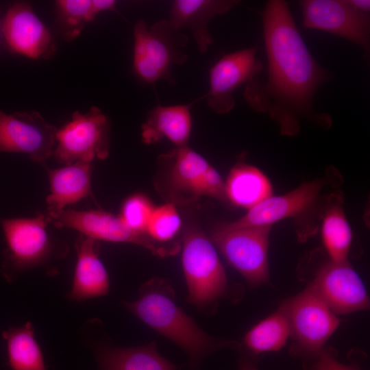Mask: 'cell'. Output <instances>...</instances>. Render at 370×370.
<instances>
[{
    "instance_id": "cell-7",
    "label": "cell",
    "mask_w": 370,
    "mask_h": 370,
    "mask_svg": "<svg viewBox=\"0 0 370 370\" xmlns=\"http://www.w3.org/2000/svg\"><path fill=\"white\" fill-rule=\"evenodd\" d=\"M291 335L304 354L318 355L340 321L311 285L282 306Z\"/></svg>"
},
{
    "instance_id": "cell-8",
    "label": "cell",
    "mask_w": 370,
    "mask_h": 370,
    "mask_svg": "<svg viewBox=\"0 0 370 370\" xmlns=\"http://www.w3.org/2000/svg\"><path fill=\"white\" fill-rule=\"evenodd\" d=\"M271 225L216 230L212 240L227 262L249 284L269 280L268 247Z\"/></svg>"
},
{
    "instance_id": "cell-14",
    "label": "cell",
    "mask_w": 370,
    "mask_h": 370,
    "mask_svg": "<svg viewBox=\"0 0 370 370\" xmlns=\"http://www.w3.org/2000/svg\"><path fill=\"white\" fill-rule=\"evenodd\" d=\"M312 286L334 314L369 308L363 282L347 260L325 263L319 270Z\"/></svg>"
},
{
    "instance_id": "cell-15",
    "label": "cell",
    "mask_w": 370,
    "mask_h": 370,
    "mask_svg": "<svg viewBox=\"0 0 370 370\" xmlns=\"http://www.w3.org/2000/svg\"><path fill=\"white\" fill-rule=\"evenodd\" d=\"M2 32L9 49L15 53L38 59L47 58L55 52L50 32L27 3H16L9 8Z\"/></svg>"
},
{
    "instance_id": "cell-12",
    "label": "cell",
    "mask_w": 370,
    "mask_h": 370,
    "mask_svg": "<svg viewBox=\"0 0 370 370\" xmlns=\"http://www.w3.org/2000/svg\"><path fill=\"white\" fill-rule=\"evenodd\" d=\"M258 49L251 47L228 53L210 69V88L204 96L209 108L217 114H227L235 106L234 92L257 77L262 64Z\"/></svg>"
},
{
    "instance_id": "cell-10",
    "label": "cell",
    "mask_w": 370,
    "mask_h": 370,
    "mask_svg": "<svg viewBox=\"0 0 370 370\" xmlns=\"http://www.w3.org/2000/svg\"><path fill=\"white\" fill-rule=\"evenodd\" d=\"M299 5L304 27L334 34L369 53L368 14L355 10L347 0H303Z\"/></svg>"
},
{
    "instance_id": "cell-26",
    "label": "cell",
    "mask_w": 370,
    "mask_h": 370,
    "mask_svg": "<svg viewBox=\"0 0 370 370\" xmlns=\"http://www.w3.org/2000/svg\"><path fill=\"white\" fill-rule=\"evenodd\" d=\"M56 5L58 27L66 41L77 38L85 25L95 18L91 10V0H60Z\"/></svg>"
},
{
    "instance_id": "cell-6",
    "label": "cell",
    "mask_w": 370,
    "mask_h": 370,
    "mask_svg": "<svg viewBox=\"0 0 370 370\" xmlns=\"http://www.w3.org/2000/svg\"><path fill=\"white\" fill-rule=\"evenodd\" d=\"M333 177L330 175L308 182L295 189L279 196H271L248 210L241 218L221 225L217 230L229 231L241 227L271 225L286 218L297 223L312 214L323 199L322 192Z\"/></svg>"
},
{
    "instance_id": "cell-31",
    "label": "cell",
    "mask_w": 370,
    "mask_h": 370,
    "mask_svg": "<svg viewBox=\"0 0 370 370\" xmlns=\"http://www.w3.org/2000/svg\"><path fill=\"white\" fill-rule=\"evenodd\" d=\"M116 1L113 0H91V10L94 18L101 12L115 11Z\"/></svg>"
},
{
    "instance_id": "cell-3",
    "label": "cell",
    "mask_w": 370,
    "mask_h": 370,
    "mask_svg": "<svg viewBox=\"0 0 370 370\" xmlns=\"http://www.w3.org/2000/svg\"><path fill=\"white\" fill-rule=\"evenodd\" d=\"M133 69L143 82L153 84L164 80L173 85V69L188 60L185 50L189 38L162 19L148 27L139 20L134 29Z\"/></svg>"
},
{
    "instance_id": "cell-19",
    "label": "cell",
    "mask_w": 370,
    "mask_h": 370,
    "mask_svg": "<svg viewBox=\"0 0 370 370\" xmlns=\"http://www.w3.org/2000/svg\"><path fill=\"white\" fill-rule=\"evenodd\" d=\"M191 131V115L188 106H157L149 113L142 125V139L153 144L163 137L178 147L187 145Z\"/></svg>"
},
{
    "instance_id": "cell-23",
    "label": "cell",
    "mask_w": 370,
    "mask_h": 370,
    "mask_svg": "<svg viewBox=\"0 0 370 370\" xmlns=\"http://www.w3.org/2000/svg\"><path fill=\"white\" fill-rule=\"evenodd\" d=\"M2 336L6 342L8 365L12 370H47L30 322L6 330Z\"/></svg>"
},
{
    "instance_id": "cell-32",
    "label": "cell",
    "mask_w": 370,
    "mask_h": 370,
    "mask_svg": "<svg viewBox=\"0 0 370 370\" xmlns=\"http://www.w3.org/2000/svg\"><path fill=\"white\" fill-rule=\"evenodd\" d=\"M349 4L355 10L368 13L370 10V1L369 0H347Z\"/></svg>"
},
{
    "instance_id": "cell-1",
    "label": "cell",
    "mask_w": 370,
    "mask_h": 370,
    "mask_svg": "<svg viewBox=\"0 0 370 370\" xmlns=\"http://www.w3.org/2000/svg\"><path fill=\"white\" fill-rule=\"evenodd\" d=\"M262 34L267 58V78L258 77L245 85L243 97L257 112L267 113L279 125L280 134L295 136L301 120L323 129L332 123L327 112L313 106L319 88L332 73L314 58L295 23L289 4L269 0L262 13Z\"/></svg>"
},
{
    "instance_id": "cell-33",
    "label": "cell",
    "mask_w": 370,
    "mask_h": 370,
    "mask_svg": "<svg viewBox=\"0 0 370 370\" xmlns=\"http://www.w3.org/2000/svg\"><path fill=\"white\" fill-rule=\"evenodd\" d=\"M239 370H258L251 362L245 360H242L239 362Z\"/></svg>"
},
{
    "instance_id": "cell-13",
    "label": "cell",
    "mask_w": 370,
    "mask_h": 370,
    "mask_svg": "<svg viewBox=\"0 0 370 370\" xmlns=\"http://www.w3.org/2000/svg\"><path fill=\"white\" fill-rule=\"evenodd\" d=\"M48 215L1 220L6 244V264L10 271H21L40 265L49 258L52 245L47 232Z\"/></svg>"
},
{
    "instance_id": "cell-30",
    "label": "cell",
    "mask_w": 370,
    "mask_h": 370,
    "mask_svg": "<svg viewBox=\"0 0 370 370\" xmlns=\"http://www.w3.org/2000/svg\"><path fill=\"white\" fill-rule=\"evenodd\" d=\"M312 370H357L351 366L339 362L329 351L322 350L318 354V359L312 366Z\"/></svg>"
},
{
    "instance_id": "cell-5",
    "label": "cell",
    "mask_w": 370,
    "mask_h": 370,
    "mask_svg": "<svg viewBox=\"0 0 370 370\" xmlns=\"http://www.w3.org/2000/svg\"><path fill=\"white\" fill-rule=\"evenodd\" d=\"M109 132L108 119L99 108L92 106L85 114L75 112L71 121L57 130L54 156L66 165L106 159L109 153Z\"/></svg>"
},
{
    "instance_id": "cell-25",
    "label": "cell",
    "mask_w": 370,
    "mask_h": 370,
    "mask_svg": "<svg viewBox=\"0 0 370 370\" xmlns=\"http://www.w3.org/2000/svg\"><path fill=\"white\" fill-rule=\"evenodd\" d=\"M291 335L288 318L282 306L253 327L245 336L244 343L255 354L280 349Z\"/></svg>"
},
{
    "instance_id": "cell-2",
    "label": "cell",
    "mask_w": 370,
    "mask_h": 370,
    "mask_svg": "<svg viewBox=\"0 0 370 370\" xmlns=\"http://www.w3.org/2000/svg\"><path fill=\"white\" fill-rule=\"evenodd\" d=\"M123 304L145 323L184 350L193 368L224 345L205 333L175 304L173 293L162 280H151L136 301Z\"/></svg>"
},
{
    "instance_id": "cell-27",
    "label": "cell",
    "mask_w": 370,
    "mask_h": 370,
    "mask_svg": "<svg viewBox=\"0 0 370 370\" xmlns=\"http://www.w3.org/2000/svg\"><path fill=\"white\" fill-rule=\"evenodd\" d=\"M181 220L171 204L154 208L149 219L146 233L156 242L171 240L180 228Z\"/></svg>"
},
{
    "instance_id": "cell-18",
    "label": "cell",
    "mask_w": 370,
    "mask_h": 370,
    "mask_svg": "<svg viewBox=\"0 0 370 370\" xmlns=\"http://www.w3.org/2000/svg\"><path fill=\"white\" fill-rule=\"evenodd\" d=\"M91 162L77 161L49 170L51 193L46 199L49 212L59 211L91 195Z\"/></svg>"
},
{
    "instance_id": "cell-29",
    "label": "cell",
    "mask_w": 370,
    "mask_h": 370,
    "mask_svg": "<svg viewBox=\"0 0 370 370\" xmlns=\"http://www.w3.org/2000/svg\"><path fill=\"white\" fill-rule=\"evenodd\" d=\"M199 196H210L221 201L227 199L225 182L220 174L211 166L203 174L199 188Z\"/></svg>"
},
{
    "instance_id": "cell-9",
    "label": "cell",
    "mask_w": 370,
    "mask_h": 370,
    "mask_svg": "<svg viewBox=\"0 0 370 370\" xmlns=\"http://www.w3.org/2000/svg\"><path fill=\"white\" fill-rule=\"evenodd\" d=\"M50 221L58 227L76 230L96 241L131 243L145 247L153 254L166 256L176 249L159 245L147 233L136 232L129 227L121 218L102 210L62 209L49 212Z\"/></svg>"
},
{
    "instance_id": "cell-24",
    "label": "cell",
    "mask_w": 370,
    "mask_h": 370,
    "mask_svg": "<svg viewBox=\"0 0 370 370\" xmlns=\"http://www.w3.org/2000/svg\"><path fill=\"white\" fill-rule=\"evenodd\" d=\"M322 219V239L330 260L338 262L347 260L352 234L342 207L341 195H333Z\"/></svg>"
},
{
    "instance_id": "cell-21",
    "label": "cell",
    "mask_w": 370,
    "mask_h": 370,
    "mask_svg": "<svg viewBox=\"0 0 370 370\" xmlns=\"http://www.w3.org/2000/svg\"><path fill=\"white\" fill-rule=\"evenodd\" d=\"M101 370H177L178 367L162 357L155 342L133 347H108L98 352Z\"/></svg>"
},
{
    "instance_id": "cell-4",
    "label": "cell",
    "mask_w": 370,
    "mask_h": 370,
    "mask_svg": "<svg viewBox=\"0 0 370 370\" xmlns=\"http://www.w3.org/2000/svg\"><path fill=\"white\" fill-rule=\"evenodd\" d=\"M182 268L188 291V301L199 308L207 306L227 291L224 268L211 242L197 229L184 236Z\"/></svg>"
},
{
    "instance_id": "cell-16",
    "label": "cell",
    "mask_w": 370,
    "mask_h": 370,
    "mask_svg": "<svg viewBox=\"0 0 370 370\" xmlns=\"http://www.w3.org/2000/svg\"><path fill=\"white\" fill-rule=\"evenodd\" d=\"M240 1L236 0H176L170 10V25L181 31L187 28L201 53H206L213 42L208 29L210 21L215 16L230 11Z\"/></svg>"
},
{
    "instance_id": "cell-22",
    "label": "cell",
    "mask_w": 370,
    "mask_h": 370,
    "mask_svg": "<svg viewBox=\"0 0 370 370\" xmlns=\"http://www.w3.org/2000/svg\"><path fill=\"white\" fill-rule=\"evenodd\" d=\"M225 187L227 199L248 210L272 196L267 176L258 168L243 163L231 169Z\"/></svg>"
},
{
    "instance_id": "cell-20",
    "label": "cell",
    "mask_w": 370,
    "mask_h": 370,
    "mask_svg": "<svg viewBox=\"0 0 370 370\" xmlns=\"http://www.w3.org/2000/svg\"><path fill=\"white\" fill-rule=\"evenodd\" d=\"M164 156L172 161L169 182L173 198L182 202L197 199L201 178L210 166L208 161L187 145Z\"/></svg>"
},
{
    "instance_id": "cell-11",
    "label": "cell",
    "mask_w": 370,
    "mask_h": 370,
    "mask_svg": "<svg viewBox=\"0 0 370 370\" xmlns=\"http://www.w3.org/2000/svg\"><path fill=\"white\" fill-rule=\"evenodd\" d=\"M57 130L38 112L7 114L0 110V152L27 153L44 164L53 151Z\"/></svg>"
},
{
    "instance_id": "cell-17",
    "label": "cell",
    "mask_w": 370,
    "mask_h": 370,
    "mask_svg": "<svg viewBox=\"0 0 370 370\" xmlns=\"http://www.w3.org/2000/svg\"><path fill=\"white\" fill-rule=\"evenodd\" d=\"M75 248L77 258L69 299L83 301L106 295L110 280L99 258L97 241L80 234L75 241Z\"/></svg>"
},
{
    "instance_id": "cell-28",
    "label": "cell",
    "mask_w": 370,
    "mask_h": 370,
    "mask_svg": "<svg viewBox=\"0 0 370 370\" xmlns=\"http://www.w3.org/2000/svg\"><path fill=\"white\" fill-rule=\"evenodd\" d=\"M153 210L151 203L145 196L134 195L123 202L120 217L132 230L146 233Z\"/></svg>"
}]
</instances>
